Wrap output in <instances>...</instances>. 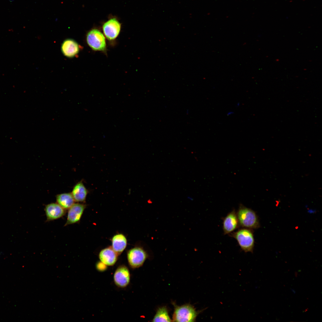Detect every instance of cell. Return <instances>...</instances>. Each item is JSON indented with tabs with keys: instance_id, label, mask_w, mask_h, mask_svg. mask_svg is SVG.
Returning a JSON list of instances; mask_svg holds the SVG:
<instances>
[{
	"instance_id": "obj_1",
	"label": "cell",
	"mask_w": 322,
	"mask_h": 322,
	"mask_svg": "<svg viewBox=\"0 0 322 322\" xmlns=\"http://www.w3.org/2000/svg\"><path fill=\"white\" fill-rule=\"evenodd\" d=\"M236 214L239 226L251 229L260 227L258 216L255 212L251 209L240 204Z\"/></svg>"
},
{
	"instance_id": "obj_4",
	"label": "cell",
	"mask_w": 322,
	"mask_h": 322,
	"mask_svg": "<svg viewBox=\"0 0 322 322\" xmlns=\"http://www.w3.org/2000/svg\"><path fill=\"white\" fill-rule=\"evenodd\" d=\"M86 41L89 46L95 51H104L106 49L105 38L103 34L97 29H92L87 33Z\"/></svg>"
},
{
	"instance_id": "obj_2",
	"label": "cell",
	"mask_w": 322,
	"mask_h": 322,
	"mask_svg": "<svg viewBox=\"0 0 322 322\" xmlns=\"http://www.w3.org/2000/svg\"><path fill=\"white\" fill-rule=\"evenodd\" d=\"M230 234V236L236 240L243 251L253 253L255 241L252 229L243 228Z\"/></svg>"
},
{
	"instance_id": "obj_17",
	"label": "cell",
	"mask_w": 322,
	"mask_h": 322,
	"mask_svg": "<svg viewBox=\"0 0 322 322\" xmlns=\"http://www.w3.org/2000/svg\"><path fill=\"white\" fill-rule=\"evenodd\" d=\"M106 265L101 261L97 263L96 267L97 269L100 271H103L106 269Z\"/></svg>"
},
{
	"instance_id": "obj_11",
	"label": "cell",
	"mask_w": 322,
	"mask_h": 322,
	"mask_svg": "<svg viewBox=\"0 0 322 322\" xmlns=\"http://www.w3.org/2000/svg\"><path fill=\"white\" fill-rule=\"evenodd\" d=\"M80 47L76 41L71 38L66 39L62 42L61 49L66 57L72 58L76 56L80 50Z\"/></svg>"
},
{
	"instance_id": "obj_6",
	"label": "cell",
	"mask_w": 322,
	"mask_h": 322,
	"mask_svg": "<svg viewBox=\"0 0 322 322\" xmlns=\"http://www.w3.org/2000/svg\"><path fill=\"white\" fill-rule=\"evenodd\" d=\"M114 281L115 284L118 287L125 288L129 284L130 280V275L128 268L125 265L119 266L115 271Z\"/></svg>"
},
{
	"instance_id": "obj_18",
	"label": "cell",
	"mask_w": 322,
	"mask_h": 322,
	"mask_svg": "<svg viewBox=\"0 0 322 322\" xmlns=\"http://www.w3.org/2000/svg\"><path fill=\"white\" fill-rule=\"evenodd\" d=\"M232 113H233V112H228V113H227V115H230V114H232Z\"/></svg>"
},
{
	"instance_id": "obj_9",
	"label": "cell",
	"mask_w": 322,
	"mask_h": 322,
	"mask_svg": "<svg viewBox=\"0 0 322 322\" xmlns=\"http://www.w3.org/2000/svg\"><path fill=\"white\" fill-rule=\"evenodd\" d=\"M66 210L57 203H52L46 205L44 210L47 221H52L63 217L66 213Z\"/></svg>"
},
{
	"instance_id": "obj_5",
	"label": "cell",
	"mask_w": 322,
	"mask_h": 322,
	"mask_svg": "<svg viewBox=\"0 0 322 322\" xmlns=\"http://www.w3.org/2000/svg\"><path fill=\"white\" fill-rule=\"evenodd\" d=\"M148 256L146 251L140 247L133 248L129 250L127 253L129 264L133 269L138 268L142 266Z\"/></svg>"
},
{
	"instance_id": "obj_15",
	"label": "cell",
	"mask_w": 322,
	"mask_h": 322,
	"mask_svg": "<svg viewBox=\"0 0 322 322\" xmlns=\"http://www.w3.org/2000/svg\"><path fill=\"white\" fill-rule=\"evenodd\" d=\"M56 198L57 203L65 210L68 209L75 202L71 193L58 194Z\"/></svg>"
},
{
	"instance_id": "obj_3",
	"label": "cell",
	"mask_w": 322,
	"mask_h": 322,
	"mask_svg": "<svg viewBox=\"0 0 322 322\" xmlns=\"http://www.w3.org/2000/svg\"><path fill=\"white\" fill-rule=\"evenodd\" d=\"M197 312L192 305L186 304L176 306L173 315V321L174 322L194 321Z\"/></svg>"
},
{
	"instance_id": "obj_7",
	"label": "cell",
	"mask_w": 322,
	"mask_h": 322,
	"mask_svg": "<svg viewBox=\"0 0 322 322\" xmlns=\"http://www.w3.org/2000/svg\"><path fill=\"white\" fill-rule=\"evenodd\" d=\"M86 207V205L83 203H75L68 209L64 226L79 223Z\"/></svg>"
},
{
	"instance_id": "obj_20",
	"label": "cell",
	"mask_w": 322,
	"mask_h": 322,
	"mask_svg": "<svg viewBox=\"0 0 322 322\" xmlns=\"http://www.w3.org/2000/svg\"><path fill=\"white\" fill-rule=\"evenodd\" d=\"M239 103H237V105L238 106H239Z\"/></svg>"
},
{
	"instance_id": "obj_8",
	"label": "cell",
	"mask_w": 322,
	"mask_h": 322,
	"mask_svg": "<svg viewBox=\"0 0 322 322\" xmlns=\"http://www.w3.org/2000/svg\"><path fill=\"white\" fill-rule=\"evenodd\" d=\"M121 29V25L115 18H112L105 23L103 26V30L106 37L110 41L115 39L119 35Z\"/></svg>"
},
{
	"instance_id": "obj_10",
	"label": "cell",
	"mask_w": 322,
	"mask_h": 322,
	"mask_svg": "<svg viewBox=\"0 0 322 322\" xmlns=\"http://www.w3.org/2000/svg\"><path fill=\"white\" fill-rule=\"evenodd\" d=\"M239 226L236 212L233 209L224 218L223 230L225 235L231 233Z\"/></svg>"
},
{
	"instance_id": "obj_14",
	"label": "cell",
	"mask_w": 322,
	"mask_h": 322,
	"mask_svg": "<svg viewBox=\"0 0 322 322\" xmlns=\"http://www.w3.org/2000/svg\"><path fill=\"white\" fill-rule=\"evenodd\" d=\"M112 248L118 255L125 249L127 245V240L123 234H115L112 239Z\"/></svg>"
},
{
	"instance_id": "obj_13",
	"label": "cell",
	"mask_w": 322,
	"mask_h": 322,
	"mask_svg": "<svg viewBox=\"0 0 322 322\" xmlns=\"http://www.w3.org/2000/svg\"><path fill=\"white\" fill-rule=\"evenodd\" d=\"M71 193L75 202H84L88 193V190L82 182L80 181L75 185Z\"/></svg>"
},
{
	"instance_id": "obj_16",
	"label": "cell",
	"mask_w": 322,
	"mask_h": 322,
	"mask_svg": "<svg viewBox=\"0 0 322 322\" xmlns=\"http://www.w3.org/2000/svg\"><path fill=\"white\" fill-rule=\"evenodd\" d=\"M153 322H171L172 321L169 316L168 310L165 306L158 309L153 319Z\"/></svg>"
},
{
	"instance_id": "obj_19",
	"label": "cell",
	"mask_w": 322,
	"mask_h": 322,
	"mask_svg": "<svg viewBox=\"0 0 322 322\" xmlns=\"http://www.w3.org/2000/svg\"><path fill=\"white\" fill-rule=\"evenodd\" d=\"M2 252H0V258L1 257V256L2 255Z\"/></svg>"
},
{
	"instance_id": "obj_12",
	"label": "cell",
	"mask_w": 322,
	"mask_h": 322,
	"mask_svg": "<svg viewBox=\"0 0 322 322\" xmlns=\"http://www.w3.org/2000/svg\"><path fill=\"white\" fill-rule=\"evenodd\" d=\"M118 255L112 247H108L101 250L99 254L100 261L108 266H112L116 263Z\"/></svg>"
}]
</instances>
